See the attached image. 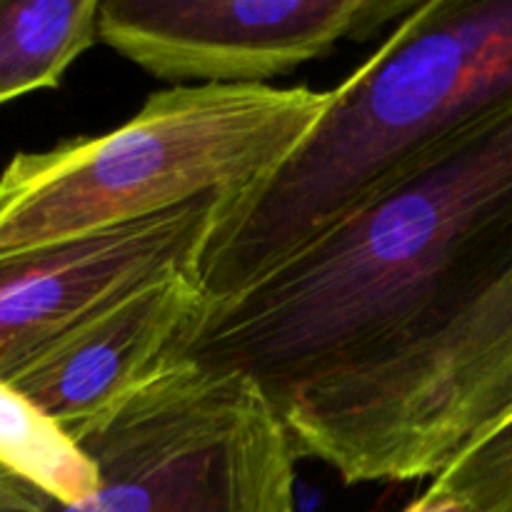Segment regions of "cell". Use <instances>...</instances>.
<instances>
[{
  "instance_id": "obj_8",
  "label": "cell",
  "mask_w": 512,
  "mask_h": 512,
  "mask_svg": "<svg viewBox=\"0 0 512 512\" xmlns=\"http://www.w3.org/2000/svg\"><path fill=\"white\" fill-rule=\"evenodd\" d=\"M205 303L198 273L168 270L90 310L0 380L78 443L168 363Z\"/></svg>"
},
{
  "instance_id": "obj_2",
  "label": "cell",
  "mask_w": 512,
  "mask_h": 512,
  "mask_svg": "<svg viewBox=\"0 0 512 512\" xmlns=\"http://www.w3.org/2000/svg\"><path fill=\"white\" fill-rule=\"evenodd\" d=\"M512 90V0H420L338 88L305 143L235 198L198 265L205 298L243 293L338 223L403 160Z\"/></svg>"
},
{
  "instance_id": "obj_9",
  "label": "cell",
  "mask_w": 512,
  "mask_h": 512,
  "mask_svg": "<svg viewBox=\"0 0 512 512\" xmlns=\"http://www.w3.org/2000/svg\"><path fill=\"white\" fill-rule=\"evenodd\" d=\"M98 25L100 0H0V105L58 88Z\"/></svg>"
},
{
  "instance_id": "obj_1",
  "label": "cell",
  "mask_w": 512,
  "mask_h": 512,
  "mask_svg": "<svg viewBox=\"0 0 512 512\" xmlns=\"http://www.w3.org/2000/svg\"><path fill=\"white\" fill-rule=\"evenodd\" d=\"M512 253V90L375 183L243 293L205 303L173 360L293 390L388 348Z\"/></svg>"
},
{
  "instance_id": "obj_12",
  "label": "cell",
  "mask_w": 512,
  "mask_h": 512,
  "mask_svg": "<svg viewBox=\"0 0 512 512\" xmlns=\"http://www.w3.org/2000/svg\"><path fill=\"white\" fill-rule=\"evenodd\" d=\"M403 512H470V508L458 495L440 488L438 483H430Z\"/></svg>"
},
{
  "instance_id": "obj_4",
  "label": "cell",
  "mask_w": 512,
  "mask_h": 512,
  "mask_svg": "<svg viewBox=\"0 0 512 512\" xmlns=\"http://www.w3.org/2000/svg\"><path fill=\"white\" fill-rule=\"evenodd\" d=\"M278 408L295 455L348 485L438 478L512 413V253Z\"/></svg>"
},
{
  "instance_id": "obj_5",
  "label": "cell",
  "mask_w": 512,
  "mask_h": 512,
  "mask_svg": "<svg viewBox=\"0 0 512 512\" xmlns=\"http://www.w3.org/2000/svg\"><path fill=\"white\" fill-rule=\"evenodd\" d=\"M100 483L75 503L0 465V512H293L295 455L265 390L170 358L78 440Z\"/></svg>"
},
{
  "instance_id": "obj_11",
  "label": "cell",
  "mask_w": 512,
  "mask_h": 512,
  "mask_svg": "<svg viewBox=\"0 0 512 512\" xmlns=\"http://www.w3.org/2000/svg\"><path fill=\"white\" fill-rule=\"evenodd\" d=\"M433 483L458 495L470 512H512V413Z\"/></svg>"
},
{
  "instance_id": "obj_6",
  "label": "cell",
  "mask_w": 512,
  "mask_h": 512,
  "mask_svg": "<svg viewBox=\"0 0 512 512\" xmlns=\"http://www.w3.org/2000/svg\"><path fill=\"white\" fill-rule=\"evenodd\" d=\"M420 0H100V43L173 85H270Z\"/></svg>"
},
{
  "instance_id": "obj_7",
  "label": "cell",
  "mask_w": 512,
  "mask_h": 512,
  "mask_svg": "<svg viewBox=\"0 0 512 512\" xmlns=\"http://www.w3.org/2000/svg\"><path fill=\"white\" fill-rule=\"evenodd\" d=\"M235 198L208 193L150 218L0 258V378L115 295L175 268L198 273Z\"/></svg>"
},
{
  "instance_id": "obj_3",
  "label": "cell",
  "mask_w": 512,
  "mask_h": 512,
  "mask_svg": "<svg viewBox=\"0 0 512 512\" xmlns=\"http://www.w3.org/2000/svg\"><path fill=\"white\" fill-rule=\"evenodd\" d=\"M330 90L170 85L115 130L13 155L0 173V258L258 190L305 143Z\"/></svg>"
},
{
  "instance_id": "obj_10",
  "label": "cell",
  "mask_w": 512,
  "mask_h": 512,
  "mask_svg": "<svg viewBox=\"0 0 512 512\" xmlns=\"http://www.w3.org/2000/svg\"><path fill=\"white\" fill-rule=\"evenodd\" d=\"M0 465L65 503L88 498L100 483L98 468L78 443L3 380Z\"/></svg>"
}]
</instances>
